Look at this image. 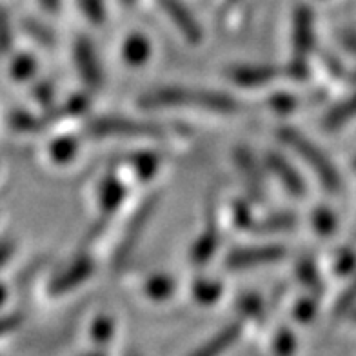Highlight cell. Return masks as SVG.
Instances as JSON below:
<instances>
[{
	"label": "cell",
	"mask_w": 356,
	"mask_h": 356,
	"mask_svg": "<svg viewBox=\"0 0 356 356\" xmlns=\"http://www.w3.org/2000/svg\"><path fill=\"white\" fill-rule=\"evenodd\" d=\"M142 108H200L202 111L233 115L242 111V102L233 95L206 88H184V86H168L153 89L138 100Z\"/></svg>",
	"instance_id": "6da1fadb"
},
{
	"label": "cell",
	"mask_w": 356,
	"mask_h": 356,
	"mask_svg": "<svg viewBox=\"0 0 356 356\" xmlns=\"http://www.w3.org/2000/svg\"><path fill=\"white\" fill-rule=\"evenodd\" d=\"M280 138L287 147L295 151L296 155L313 169L314 175L318 177L320 184L327 191L337 193L342 189V177L338 173V169L334 168L333 160L329 159L314 142H311L307 136L293 129V127H284L280 131Z\"/></svg>",
	"instance_id": "7a4b0ae2"
},
{
	"label": "cell",
	"mask_w": 356,
	"mask_h": 356,
	"mask_svg": "<svg viewBox=\"0 0 356 356\" xmlns=\"http://www.w3.org/2000/svg\"><path fill=\"white\" fill-rule=\"evenodd\" d=\"M89 135L100 136H162L165 129L159 124L144 122V120H135V118L127 117H99L95 118L93 122L89 124Z\"/></svg>",
	"instance_id": "3957f363"
},
{
	"label": "cell",
	"mask_w": 356,
	"mask_h": 356,
	"mask_svg": "<svg viewBox=\"0 0 356 356\" xmlns=\"http://www.w3.org/2000/svg\"><path fill=\"white\" fill-rule=\"evenodd\" d=\"M286 248L275 244L267 245H245V248H236L229 251L225 257V266L231 271H244L251 267L266 266V264H275L286 257Z\"/></svg>",
	"instance_id": "277c9868"
},
{
	"label": "cell",
	"mask_w": 356,
	"mask_h": 356,
	"mask_svg": "<svg viewBox=\"0 0 356 356\" xmlns=\"http://www.w3.org/2000/svg\"><path fill=\"white\" fill-rule=\"evenodd\" d=\"M159 6L168 15L175 28L184 35V38L191 44H198L202 40V29L197 19L189 13V10L180 0H156Z\"/></svg>",
	"instance_id": "5b68a950"
},
{
	"label": "cell",
	"mask_w": 356,
	"mask_h": 356,
	"mask_svg": "<svg viewBox=\"0 0 356 356\" xmlns=\"http://www.w3.org/2000/svg\"><path fill=\"white\" fill-rule=\"evenodd\" d=\"M314 42V20L307 6H300L295 15L293 26V44H295V62L305 64V58L313 49Z\"/></svg>",
	"instance_id": "8992f818"
},
{
	"label": "cell",
	"mask_w": 356,
	"mask_h": 356,
	"mask_svg": "<svg viewBox=\"0 0 356 356\" xmlns=\"http://www.w3.org/2000/svg\"><path fill=\"white\" fill-rule=\"evenodd\" d=\"M282 75V70L273 66H234L227 71L233 84L242 88H260Z\"/></svg>",
	"instance_id": "52a82bcc"
},
{
	"label": "cell",
	"mask_w": 356,
	"mask_h": 356,
	"mask_svg": "<svg viewBox=\"0 0 356 356\" xmlns=\"http://www.w3.org/2000/svg\"><path fill=\"white\" fill-rule=\"evenodd\" d=\"M156 200H159V197L153 195V198H147L145 202H142L140 211H136L135 216L131 218V222H129V225H127L126 234H124L122 244H120V248H118L117 251L118 260H122V258H126L127 254L131 253V249L135 248V244L138 242V236H140L142 231L145 229V224H147V220H149L151 213H153V209H155Z\"/></svg>",
	"instance_id": "ba28073f"
},
{
	"label": "cell",
	"mask_w": 356,
	"mask_h": 356,
	"mask_svg": "<svg viewBox=\"0 0 356 356\" xmlns=\"http://www.w3.org/2000/svg\"><path fill=\"white\" fill-rule=\"evenodd\" d=\"M75 56L76 64H79L76 67H79L80 75H82L86 84L99 88L102 84V67H100V62L91 44L80 40L75 47Z\"/></svg>",
	"instance_id": "9c48e42d"
},
{
	"label": "cell",
	"mask_w": 356,
	"mask_h": 356,
	"mask_svg": "<svg viewBox=\"0 0 356 356\" xmlns=\"http://www.w3.org/2000/svg\"><path fill=\"white\" fill-rule=\"evenodd\" d=\"M267 164L269 169L273 171V175L282 180L280 184H284V188L291 193V195H296V197H304L305 195V184L302 180V177L296 173L293 165L287 162L284 156L277 155V153H271L267 156Z\"/></svg>",
	"instance_id": "30bf717a"
},
{
	"label": "cell",
	"mask_w": 356,
	"mask_h": 356,
	"mask_svg": "<svg viewBox=\"0 0 356 356\" xmlns=\"http://www.w3.org/2000/svg\"><path fill=\"white\" fill-rule=\"evenodd\" d=\"M91 266L86 262H75L71 267H67L66 271L60 273L58 277H55L51 284V293L58 295V293H66V291L73 289L80 284V282H84L86 278L91 275Z\"/></svg>",
	"instance_id": "8fae6325"
},
{
	"label": "cell",
	"mask_w": 356,
	"mask_h": 356,
	"mask_svg": "<svg viewBox=\"0 0 356 356\" xmlns=\"http://www.w3.org/2000/svg\"><path fill=\"white\" fill-rule=\"evenodd\" d=\"M242 329L244 327H242V323L240 322L229 323L227 327L218 331L206 346L197 349L195 353H197V355H216V353L225 351V349H229V347L238 340L240 334H242Z\"/></svg>",
	"instance_id": "7c38bea8"
},
{
	"label": "cell",
	"mask_w": 356,
	"mask_h": 356,
	"mask_svg": "<svg viewBox=\"0 0 356 356\" xmlns=\"http://www.w3.org/2000/svg\"><path fill=\"white\" fill-rule=\"evenodd\" d=\"M356 117V97L343 100L338 106H334L331 111L323 117L322 127L327 129V131H337L342 126H346V122H349L351 118Z\"/></svg>",
	"instance_id": "4fadbf2b"
},
{
	"label": "cell",
	"mask_w": 356,
	"mask_h": 356,
	"mask_svg": "<svg viewBox=\"0 0 356 356\" xmlns=\"http://www.w3.org/2000/svg\"><path fill=\"white\" fill-rule=\"evenodd\" d=\"M33 73H35V62L31 56L20 55L17 56V58L13 60V64H11V75H13L15 79L24 80V79H28L29 75H33Z\"/></svg>",
	"instance_id": "5bb4252c"
},
{
	"label": "cell",
	"mask_w": 356,
	"mask_h": 356,
	"mask_svg": "<svg viewBox=\"0 0 356 356\" xmlns=\"http://www.w3.org/2000/svg\"><path fill=\"white\" fill-rule=\"evenodd\" d=\"M22 320H24L22 311H20V313L19 311H15V313H10V314H0V337L13 333L15 329H19Z\"/></svg>",
	"instance_id": "9a60e30c"
},
{
	"label": "cell",
	"mask_w": 356,
	"mask_h": 356,
	"mask_svg": "<svg viewBox=\"0 0 356 356\" xmlns=\"http://www.w3.org/2000/svg\"><path fill=\"white\" fill-rule=\"evenodd\" d=\"M11 29L8 24V17L2 10H0V53H6L11 46Z\"/></svg>",
	"instance_id": "2e32d148"
},
{
	"label": "cell",
	"mask_w": 356,
	"mask_h": 356,
	"mask_svg": "<svg viewBox=\"0 0 356 356\" xmlns=\"http://www.w3.org/2000/svg\"><path fill=\"white\" fill-rule=\"evenodd\" d=\"M142 55H147V44L142 38H133V42L127 46V56H131L133 60H140Z\"/></svg>",
	"instance_id": "e0dca14e"
},
{
	"label": "cell",
	"mask_w": 356,
	"mask_h": 356,
	"mask_svg": "<svg viewBox=\"0 0 356 356\" xmlns=\"http://www.w3.org/2000/svg\"><path fill=\"white\" fill-rule=\"evenodd\" d=\"M218 291H220V287L216 286V284H198L197 286V296L198 298H204V300L211 302L215 300L216 296H218Z\"/></svg>",
	"instance_id": "ac0fdd59"
},
{
	"label": "cell",
	"mask_w": 356,
	"mask_h": 356,
	"mask_svg": "<svg viewBox=\"0 0 356 356\" xmlns=\"http://www.w3.org/2000/svg\"><path fill=\"white\" fill-rule=\"evenodd\" d=\"M13 254V244L11 242H0V266H4Z\"/></svg>",
	"instance_id": "d6986e66"
},
{
	"label": "cell",
	"mask_w": 356,
	"mask_h": 356,
	"mask_svg": "<svg viewBox=\"0 0 356 356\" xmlns=\"http://www.w3.org/2000/svg\"><path fill=\"white\" fill-rule=\"evenodd\" d=\"M342 42L353 55H356V33H343Z\"/></svg>",
	"instance_id": "ffe728a7"
},
{
	"label": "cell",
	"mask_w": 356,
	"mask_h": 356,
	"mask_svg": "<svg viewBox=\"0 0 356 356\" xmlns=\"http://www.w3.org/2000/svg\"><path fill=\"white\" fill-rule=\"evenodd\" d=\"M40 2H42V4L46 6V10L55 11L56 8H58V2H60V0H40Z\"/></svg>",
	"instance_id": "44dd1931"
},
{
	"label": "cell",
	"mask_w": 356,
	"mask_h": 356,
	"mask_svg": "<svg viewBox=\"0 0 356 356\" xmlns=\"http://www.w3.org/2000/svg\"><path fill=\"white\" fill-rule=\"evenodd\" d=\"M6 302V287L0 286V305Z\"/></svg>",
	"instance_id": "7402d4cb"
}]
</instances>
